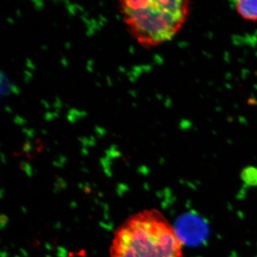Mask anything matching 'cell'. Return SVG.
Returning a JSON list of instances; mask_svg holds the SVG:
<instances>
[{"label": "cell", "mask_w": 257, "mask_h": 257, "mask_svg": "<svg viewBox=\"0 0 257 257\" xmlns=\"http://www.w3.org/2000/svg\"><path fill=\"white\" fill-rule=\"evenodd\" d=\"M110 257H183L182 243L165 216L157 209L128 217L115 231Z\"/></svg>", "instance_id": "1"}, {"label": "cell", "mask_w": 257, "mask_h": 257, "mask_svg": "<svg viewBox=\"0 0 257 257\" xmlns=\"http://www.w3.org/2000/svg\"><path fill=\"white\" fill-rule=\"evenodd\" d=\"M120 5L126 25L145 47L172 40L187 21L191 8L187 0H126Z\"/></svg>", "instance_id": "2"}, {"label": "cell", "mask_w": 257, "mask_h": 257, "mask_svg": "<svg viewBox=\"0 0 257 257\" xmlns=\"http://www.w3.org/2000/svg\"><path fill=\"white\" fill-rule=\"evenodd\" d=\"M234 3L235 10L241 18L257 22V0H239Z\"/></svg>", "instance_id": "3"}]
</instances>
